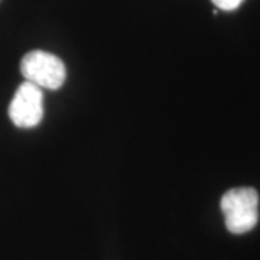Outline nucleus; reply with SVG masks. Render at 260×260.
<instances>
[{"label":"nucleus","instance_id":"1","mask_svg":"<svg viewBox=\"0 0 260 260\" xmlns=\"http://www.w3.org/2000/svg\"><path fill=\"white\" fill-rule=\"evenodd\" d=\"M221 211L227 230L244 234L259 221V194L254 188L243 186L227 191L221 198Z\"/></svg>","mask_w":260,"mask_h":260},{"label":"nucleus","instance_id":"4","mask_svg":"<svg viewBox=\"0 0 260 260\" xmlns=\"http://www.w3.org/2000/svg\"><path fill=\"white\" fill-rule=\"evenodd\" d=\"M217 9L221 10H234L242 5L243 0H211Z\"/></svg>","mask_w":260,"mask_h":260},{"label":"nucleus","instance_id":"3","mask_svg":"<svg viewBox=\"0 0 260 260\" xmlns=\"http://www.w3.org/2000/svg\"><path fill=\"white\" fill-rule=\"evenodd\" d=\"M9 117L20 129L38 126L44 117V94L41 87L29 81L20 84L10 102Z\"/></svg>","mask_w":260,"mask_h":260},{"label":"nucleus","instance_id":"2","mask_svg":"<svg viewBox=\"0 0 260 260\" xmlns=\"http://www.w3.org/2000/svg\"><path fill=\"white\" fill-rule=\"evenodd\" d=\"M20 73L25 81L48 90H58L67 77L64 62L56 55L45 51L28 52L20 61Z\"/></svg>","mask_w":260,"mask_h":260}]
</instances>
